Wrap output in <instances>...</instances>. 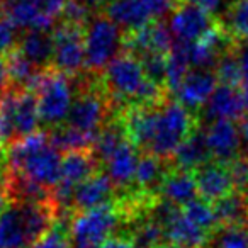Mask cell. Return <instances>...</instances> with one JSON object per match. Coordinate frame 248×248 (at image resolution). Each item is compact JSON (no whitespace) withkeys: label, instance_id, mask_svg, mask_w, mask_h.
Listing matches in <instances>:
<instances>
[{"label":"cell","instance_id":"23","mask_svg":"<svg viewBox=\"0 0 248 248\" xmlns=\"http://www.w3.org/2000/svg\"><path fill=\"white\" fill-rule=\"evenodd\" d=\"M219 228L248 224V201L241 192H231L213 204Z\"/></svg>","mask_w":248,"mask_h":248},{"label":"cell","instance_id":"33","mask_svg":"<svg viewBox=\"0 0 248 248\" xmlns=\"http://www.w3.org/2000/svg\"><path fill=\"white\" fill-rule=\"evenodd\" d=\"M214 236L216 248H248V224L219 228Z\"/></svg>","mask_w":248,"mask_h":248},{"label":"cell","instance_id":"5","mask_svg":"<svg viewBox=\"0 0 248 248\" xmlns=\"http://www.w3.org/2000/svg\"><path fill=\"white\" fill-rule=\"evenodd\" d=\"M85 39V66L90 72H102L106 66L119 56L124 46L123 31L107 16H95L83 28Z\"/></svg>","mask_w":248,"mask_h":248},{"label":"cell","instance_id":"49","mask_svg":"<svg viewBox=\"0 0 248 248\" xmlns=\"http://www.w3.org/2000/svg\"><path fill=\"white\" fill-rule=\"evenodd\" d=\"M0 2H4V5H5L7 2H11V0H0Z\"/></svg>","mask_w":248,"mask_h":248},{"label":"cell","instance_id":"48","mask_svg":"<svg viewBox=\"0 0 248 248\" xmlns=\"http://www.w3.org/2000/svg\"><path fill=\"white\" fill-rule=\"evenodd\" d=\"M158 248H186V247H175V245H163V247H158Z\"/></svg>","mask_w":248,"mask_h":248},{"label":"cell","instance_id":"32","mask_svg":"<svg viewBox=\"0 0 248 248\" xmlns=\"http://www.w3.org/2000/svg\"><path fill=\"white\" fill-rule=\"evenodd\" d=\"M216 78L219 85L234 87V89L243 80L240 65H238V60L233 55V51H226L219 56L216 63Z\"/></svg>","mask_w":248,"mask_h":248},{"label":"cell","instance_id":"12","mask_svg":"<svg viewBox=\"0 0 248 248\" xmlns=\"http://www.w3.org/2000/svg\"><path fill=\"white\" fill-rule=\"evenodd\" d=\"M199 197L214 204L216 201L234 192V182L228 165L217 162H209L194 172Z\"/></svg>","mask_w":248,"mask_h":248},{"label":"cell","instance_id":"39","mask_svg":"<svg viewBox=\"0 0 248 248\" xmlns=\"http://www.w3.org/2000/svg\"><path fill=\"white\" fill-rule=\"evenodd\" d=\"M99 248H136V245L133 243V240L129 236H112L102 243Z\"/></svg>","mask_w":248,"mask_h":248},{"label":"cell","instance_id":"43","mask_svg":"<svg viewBox=\"0 0 248 248\" xmlns=\"http://www.w3.org/2000/svg\"><path fill=\"white\" fill-rule=\"evenodd\" d=\"M9 206V196H7V186L5 182L0 180V216L5 211V207Z\"/></svg>","mask_w":248,"mask_h":248},{"label":"cell","instance_id":"47","mask_svg":"<svg viewBox=\"0 0 248 248\" xmlns=\"http://www.w3.org/2000/svg\"><path fill=\"white\" fill-rule=\"evenodd\" d=\"M72 248H99V247H90V245H75Z\"/></svg>","mask_w":248,"mask_h":248},{"label":"cell","instance_id":"46","mask_svg":"<svg viewBox=\"0 0 248 248\" xmlns=\"http://www.w3.org/2000/svg\"><path fill=\"white\" fill-rule=\"evenodd\" d=\"M4 14H5V5L4 2H0V17H4Z\"/></svg>","mask_w":248,"mask_h":248},{"label":"cell","instance_id":"27","mask_svg":"<svg viewBox=\"0 0 248 248\" xmlns=\"http://www.w3.org/2000/svg\"><path fill=\"white\" fill-rule=\"evenodd\" d=\"M180 209H182V213L186 214L187 219H190L196 226H199L201 230H204L206 233H209L214 236L216 231L219 230V224H217L213 204L207 202V201L197 197V199L190 201L189 204H186V206L180 207Z\"/></svg>","mask_w":248,"mask_h":248},{"label":"cell","instance_id":"3","mask_svg":"<svg viewBox=\"0 0 248 248\" xmlns=\"http://www.w3.org/2000/svg\"><path fill=\"white\" fill-rule=\"evenodd\" d=\"M34 93L41 124L53 129L63 126L75 102V92L70 77L56 70H45L36 83Z\"/></svg>","mask_w":248,"mask_h":248},{"label":"cell","instance_id":"19","mask_svg":"<svg viewBox=\"0 0 248 248\" xmlns=\"http://www.w3.org/2000/svg\"><path fill=\"white\" fill-rule=\"evenodd\" d=\"M158 190L163 196V199L172 202L177 207H184L190 201L199 197L194 172H187V170L180 169L165 173Z\"/></svg>","mask_w":248,"mask_h":248},{"label":"cell","instance_id":"2","mask_svg":"<svg viewBox=\"0 0 248 248\" xmlns=\"http://www.w3.org/2000/svg\"><path fill=\"white\" fill-rule=\"evenodd\" d=\"M196 131L194 117L177 100H165L155 110L153 136L146 152L160 160L172 158L180 145Z\"/></svg>","mask_w":248,"mask_h":248},{"label":"cell","instance_id":"4","mask_svg":"<svg viewBox=\"0 0 248 248\" xmlns=\"http://www.w3.org/2000/svg\"><path fill=\"white\" fill-rule=\"evenodd\" d=\"M128 219L126 211L121 204H104L89 211H80L72 216L70 234L75 245L100 247L109 238H112L123 221Z\"/></svg>","mask_w":248,"mask_h":248},{"label":"cell","instance_id":"13","mask_svg":"<svg viewBox=\"0 0 248 248\" xmlns=\"http://www.w3.org/2000/svg\"><path fill=\"white\" fill-rule=\"evenodd\" d=\"M217 87L216 73L209 70H192L175 90L177 102L187 110H199L207 104Z\"/></svg>","mask_w":248,"mask_h":248},{"label":"cell","instance_id":"41","mask_svg":"<svg viewBox=\"0 0 248 248\" xmlns=\"http://www.w3.org/2000/svg\"><path fill=\"white\" fill-rule=\"evenodd\" d=\"M9 89V73H7V60L0 56V95Z\"/></svg>","mask_w":248,"mask_h":248},{"label":"cell","instance_id":"42","mask_svg":"<svg viewBox=\"0 0 248 248\" xmlns=\"http://www.w3.org/2000/svg\"><path fill=\"white\" fill-rule=\"evenodd\" d=\"M240 136H241V146H245V150L248 152V116H245L243 119H241Z\"/></svg>","mask_w":248,"mask_h":248},{"label":"cell","instance_id":"35","mask_svg":"<svg viewBox=\"0 0 248 248\" xmlns=\"http://www.w3.org/2000/svg\"><path fill=\"white\" fill-rule=\"evenodd\" d=\"M140 62L145 70L146 78L153 82L165 85V73H167V55H145L140 56Z\"/></svg>","mask_w":248,"mask_h":248},{"label":"cell","instance_id":"9","mask_svg":"<svg viewBox=\"0 0 248 248\" xmlns=\"http://www.w3.org/2000/svg\"><path fill=\"white\" fill-rule=\"evenodd\" d=\"M214 22L211 19V14L204 12L202 9L196 5L186 4L177 5L173 12L170 14L169 29L172 36L179 43H196L204 39L209 31L214 28Z\"/></svg>","mask_w":248,"mask_h":248},{"label":"cell","instance_id":"1","mask_svg":"<svg viewBox=\"0 0 248 248\" xmlns=\"http://www.w3.org/2000/svg\"><path fill=\"white\" fill-rule=\"evenodd\" d=\"M62 152L49 143L48 133H36L9 146L7 163L12 173L51 190L62 179Z\"/></svg>","mask_w":248,"mask_h":248},{"label":"cell","instance_id":"20","mask_svg":"<svg viewBox=\"0 0 248 248\" xmlns=\"http://www.w3.org/2000/svg\"><path fill=\"white\" fill-rule=\"evenodd\" d=\"M53 34L48 31H26L21 34L17 46V51L41 72L53 65Z\"/></svg>","mask_w":248,"mask_h":248},{"label":"cell","instance_id":"34","mask_svg":"<svg viewBox=\"0 0 248 248\" xmlns=\"http://www.w3.org/2000/svg\"><path fill=\"white\" fill-rule=\"evenodd\" d=\"M21 29L9 17H0V56H9L19 46Z\"/></svg>","mask_w":248,"mask_h":248},{"label":"cell","instance_id":"21","mask_svg":"<svg viewBox=\"0 0 248 248\" xmlns=\"http://www.w3.org/2000/svg\"><path fill=\"white\" fill-rule=\"evenodd\" d=\"M173 162H175L177 169L187 170V172H196L202 165L209 163L211 153L207 148L206 136L201 131H194L182 145L177 148L173 153Z\"/></svg>","mask_w":248,"mask_h":248},{"label":"cell","instance_id":"18","mask_svg":"<svg viewBox=\"0 0 248 248\" xmlns=\"http://www.w3.org/2000/svg\"><path fill=\"white\" fill-rule=\"evenodd\" d=\"M140 156L136 153V146L129 140L123 143L109 158L104 162L107 169V175L112 180L116 187H126L135 182L136 167H138Z\"/></svg>","mask_w":248,"mask_h":248},{"label":"cell","instance_id":"26","mask_svg":"<svg viewBox=\"0 0 248 248\" xmlns=\"http://www.w3.org/2000/svg\"><path fill=\"white\" fill-rule=\"evenodd\" d=\"M49 143L55 146L60 152H85L90 146L95 143V136L85 135V133H80L77 129L70 128L66 124L55 128L51 133H48Z\"/></svg>","mask_w":248,"mask_h":248},{"label":"cell","instance_id":"29","mask_svg":"<svg viewBox=\"0 0 248 248\" xmlns=\"http://www.w3.org/2000/svg\"><path fill=\"white\" fill-rule=\"evenodd\" d=\"M165 172H163V163L160 158L146 153L145 156H141L136 167V175L135 182L138 184L141 189H145L146 192H152V187L162 184Z\"/></svg>","mask_w":248,"mask_h":248},{"label":"cell","instance_id":"8","mask_svg":"<svg viewBox=\"0 0 248 248\" xmlns=\"http://www.w3.org/2000/svg\"><path fill=\"white\" fill-rule=\"evenodd\" d=\"M107 110H109V107H107L102 93L93 89L85 90L75 97V102H73L65 124L77 129V131L97 138L100 126L107 117Z\"/></svg>","mask_w":248,"mask_h":248},{"label":"cell","instance_id":"45","mask_svg":"<svg viewBox=\"0 0 248 248\" xmlns=\"http://www.w3.org/2000/svg\"><path fill=\"white\" fill-rule=\"evenodd\" d=\"M241 97H243V102H245V109H248V80L243 82V87H241Z\"/></svg>","mask_w":248,"mask_h":248},{"label":"cell","instance_id":"38","mask_svg":"<svg viewBox=\"0 0 248 248\" xmlns=\"http://www.w3.org/2000/svg\"><path fill=\"white\" fill-rule=\"evenodd\" d=\"M233 55L236 56V60H238V65H240L243 80H248V39H241V41L238 43Z\"/></svg>","mask_w":248,"mask_h":248},{"label":"cell","instance_id":"17","mask_svg":"<svg viewBox=\"0 0 248 248\" xmlns=\"http://www.w3.org/2000/svg\"><path fill=\"white\" fill-rule=\"evenodd\" d=\"M245 102L241 92L234 87L219 85L213 92L211 99L204 106V114L213 121H234L243 119Z\"/></svg>","mask_w":248,"mask_h":248},{"label":"cell","instance_id":"24","mask_svg":"<svg viewBox=\"0 0 248 248\" xmlns=\"http://www.w3.org/2000/svg\"><path fill=\"white\" fill-rule=\"evenodd\" d=\"M5 60H7L9 85H14L12 89L17 90H34L36 83L43 73L41 70H38L32 63H29L17 49L9 56H5Z\"/></svg>","mask_w":248,"mask_h":248},{"label":"cell","instance_id":"7","mask_svg":"<svg viewBox=\"0 0 248 248\" xmlns=\"http://www.w3.org/2000/svg\"><path fill=\"white\" fill-rule=\"evenodd\" d=\"M53 68L66 77H75L85 66V39L83 28L60 24L53 32Z\"/></svg>","mask_w":248,"mask_h":248},{"label":"cell","instance_id":"36","mask_svg":"<svg viewBox=\"0 0 248 248\" xmlns=\"http://www.w3.org/2000/svg\"><path fill=\"white\" fill-rule=\"evenodd\" d=\"M62 17L65 19L63 22H66V24L80 26V28H85V24L90 21L89 9L80 4V2H75V0H68L66 2V7L63 11Z\"/></svg>","mask_w":248,"mask_h":248},{"label":"cell","instance_id":"10","mask_svg":"<svg viewBox=\"0 0 248 248\" xmlns=\"http://www.w3.org/2000/svg\"><path fill=\"white\" fill-rule=\"evenodd\" d=\"M211 158L217 163L230 165L238 158L241 150L240 128H236L233 121H213L204 131Z\"/></svg>","mask_w":248,"mask_h":248},{"label":"cell","instance_id":"11","mask_svg":"<svg viewBox=\"0 0 248 248\" xmlns=\"http://www.w3.org/2000/svg\"><path fill=\"white\" fill-rule=\"evenodd\" d=\"M172 46L173 36L169 26L162 22H152L146 28L128 34V38L124 39V48L136 58L145 55H169Z\"/></svg>","mask_w":248,"mask_h":248},{"label":"cell","instance_id":"37","mask_svg":"<svg viewBox=\"0 0 248 248\" xmlns=\"http://www.w3.org/2000/svg\"><path fill=\"white\" fill-rule=\"evenodd\" d=\"M233 177L234 189H238L241 194L248 190V156H238L236 160L228 165Z\"/></svg>","mask_w":248,"mask_h":248},{"label":"cell","instance_id":"14","mask_svg":"<svg viewBox=\"0 0 248 248\" xmlns=\"http://www.w3.org/2000/svg\"><path fill=\"white\" fill-rule=\"evenodd\" d=\"M106 16L128 34L146 28L153 21L152 12L141 0H114L106 7Z\"/></svg>","mask_w":248,"mask_h":248},{"label":"cell","instance_id":"30","mask_svg":"<svg viewBox=\"0 0 248 248\" xmlns=\"http://www.w3.org/2000/svg\"><path fill=\"white\" fill-rule=\"evenodd\" d=\"M70 221H72V217L68 216L56 217L53 226L31 248H72Z\"/></svg>","mask_w":248,"mask_h":248},{"label":"cell","instance_id":"25","mask_svg":"<svg viewBox=\"0 0 248 248\" xmlns=\"http://www.w3.org/2000/svg\"><path fill=\"white\" fill-rule=\"evenodd\" d=\"M135 221V226L129 231L128 236L133 240L136 248H158L167 245L163 226L152 214L150 216H141Z\"/></svg>","mask_w":248,"mask_h":248},{"label":"cell","instance_id":"28","mask_svg":"<svg viewBox=\"0 0 248 248\" xmlns=\"http://www.w3.org/2000/svg\"><path fill=\"white\" fill-rule=\"evenodd\" d=\"M128 140L126 133H124L123 126H117V124H110V126H106L99 131L95 138V143H93V150H95V158L99 162H106L124 141Z\"/></svg>","mask_w":248,"mask_h":248},{"label":"cell","instance_id":"22","mask_svg":"<svg viewBox=\"0 0 248 248\" xmlns=\"http://www.w3.org/2000/svg\"><path fill=\"white\" fill-rule=\"evenodd\" d=\"M0 248H29L17 202H9L0 216Z\"/></svg>","mask_w":248,"mask_h":248},{"label":"cell","instance_id":"44","mask_svg":"<svg viewBox=\"0 0 248 248\" xmlns=\"http://www.w3.org/2000/svg\"><path fill=\"white\" fill-rule=\"evenodd\" d=\"M75 2H80L87 9H93V7H100V5H109L114 0H75Z\"/></svg>","mask_w":248,"mask_h":248},{"label":"cell","instance_id":"16","mask_svg":"<svg viewBox=\"0 0 248 248\" xmlns=\"http://www.w3.org/2000/svg\"><path fill=\"white\" fill-rule=\"evenodd\" d=\"M114 184L109 179L107 173L97 172L87 180H83L73 194L72 207L80 213V211H89L93 207L109 204L114 194Z\"/></svg>","mask_w":248,"mask_h":248},{"label":"cell","instance_id":"31","mask_svg":"<svg viewBox=\"0 0 248 248\" xmlns=\"http://www.w3.org/2000/svg\"><path fill=\"white\" fill-rule=\"evenodd\" d=\"M224 31L248 39V0H233L224 16Z\"/></svg>","mask_w":248,"mask_h":248},{"label":"cell","instance_id":"6","mask_svg":"<svg viewBox=\"0 0 248 248\" xmlns=\"http://www.w3.org/2000/svg\"><path fill=\"white\" fill-rule=\"evenodd\" d=\"M146 80L141 62L129 53L116 56L104 70V85L110 99L123 104L129 102L131 107H135L136 97Z\"/></svg>","mask_w":248,"mask_h":248},{"label":"cell","instance_id":"15","mask_svg":"<svg viewBox=\"0 0 248 248\" xmlns=\"http://www.w3.org/2000/svg\"><path fill=\"white\" fill-rule=\"evenodd\" d=\"M12 121H14L16 138L22 140L36 135L41 124L34 90H17L14 89L12 97Z\"/></svg>","mask_w":248,"mask_h":248},{"label":"cell","instance_id":"40","mask_svg":"<svg viewBox=\"0 0 248 248\" xmlns=\"http://www.w3.org/2000/svg\"><path fill=\"white\" fill-rule=\"evenodd\" d=\"M187 2L196 5V7L202 9L207 14H214V12L219 11L221 5H223V0H187Z\"/></svg>","mask_w":248,"mask_h":248}]
</instances>
